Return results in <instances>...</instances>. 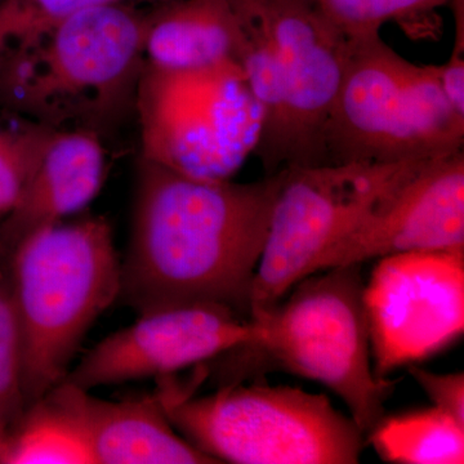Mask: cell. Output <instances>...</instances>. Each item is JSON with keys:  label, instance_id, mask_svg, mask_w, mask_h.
<instances>
[{"label": "cell", "instance_id": "6da1fadb", "mask_svg": "<svg viewBox=\"0 0 464 464\" xmlns=\"http://www.w3.org/2000/svg\"><path fill=\"white\" fill-rule=\"evenodd\" d=\"M285 168L253 182L192 179L140 158L118 301L145 314L181 304L249 317L250 290Z\"/></svg>", "mask_w": 464, "mask_h": 464}, {"label": "cell", "instance_id": "7a4b0ae2", "mask_svg": "<svg viewBox=\"0 0 464 464\" xmlns=\"http://www.w3.org/2000/svg\"><path fill=\"white\" fill-rule=\"evenodd\" d=\"M148 11L92 5L0 66V105L54 130L99 134L134 112Z\"/></svg>", "mask_w": 464, "mask_h": 464}, {"label": "cell", "instance_id": "3957f363", "mask_svg": "<svg viewBox=\"0 0 464 464\" xmlns=\"http://www.w3.org/2000/svg\"><path fill=\"white\" fill-rule=\"evenodd\" d=\"M23 348L26 408L63 380L94 322L121 295L111 226L87 217L34 232L5 265Z\"/></svg>", "mask_w": 464, "mask_h": 464}, {"label": "cell", "instance_id": "277c9868", "mask_svg": "<svg viewBox=\"0 0 464 464\" xmlns=\"http://www.w3.org/2000/svg\"><path fill=\"white\" fill-rule=\"evenodd\" d=\"M362 293V265L308 275L285 299L250 316L257 337L226 353L235 368L224 384L256 371L320 382L343 401L360 431L371 432L395 382L374 373Z\"/></svg>", "mask_w": 464, "mask_h": 464}, {"label": "cell", "instance_id": "5b68a950", "mask_svg": "<svg viewBox=\"0 0 464 464\" xmlns=\"http://www.w3.org/2000/svg\"><path fill=\"white\" fill-rule=\"evenodd\" d=\"M159 395L174 429L217 463L353 464L364 448L322 393L234 382L192 398L167 382Z\"/></svg>", "mask_w": 464, "mask_h": 464}, {"label": "cell", "instance_id": "8992f818", "mask_svg": "<svg viewBox=\"0 0 464 464\" xmlns=\"http://www.w3.org/2000/svg\"><path fill=\"white\" fill-rule=\"evenodd\" d=\"M134 114L141 159L207 181L231 179L255 150L261 112L235 63L194 70L146 63Z\"/></svg>", "mask_w": 464, "mask_h": 464}, {"label": "cell", "instance_id": "52a82bcc", "mask_svg": "<svg viewBox=\"0 0 464 464\" xmlns=\"http://www.w3.org/2000/svg\"><path fill=\"white\" fill-rule=\"evenodd\" d=\"M430 159L285 168L250 290L249 317L313 275L320 257L355 230Z\"/></svg>", "mask_w": 464, "mask_h": 464}, {"label": "cell", "instance_id": "ba28073f", "mask_svg": "<svg viewBox=\"0 0 464 464\" xmlns=\"http://www.w3.org/2000/svg\"><path fill=\"white\" fill-rule=\"evenodd\" d=\"M374 373L381 380L450 346L464 331V248L378 259L364 283Z\"/></svg>", "mask_w": 464, "mask_h": 464}, {"label": "cell", "instance_id": "9c48e42d", "mask_svg": "<svg viewBox=\"0 0 464 464\" xmlns=\"http://www.w3.org/2000/svg\"><path fill=\"white\" fill-rule=\"evenodd\" d=\"M276 44L282 72V133L273 174L326 166L324 134L340 90L347 36L311 0H246Z\"/></svg>", "mask_w": 464, "mask_h": 464}, {"label": "cell", "instance_id": "30bf717a", "mask_svg": "<svg viewBox=\"0 0 464 464\" xmlns=\"http://www.w3.org/2000/svg\"><path fill=\"white\" fill-rule=\"evenodd\" d=\"M257 325L221 304H194L140 314L72 366L65 383L87 391L146 378H167L255 341Z\"/></svg>", "mask_w": 464, "mask_h": 464}, {"label": "cell", "instance_id": "8fae6325", "mask_svg": "<svg viewBox=\"0 0 464 464\" xmlns=\"http://www.w3.org/2000/svg\"><path fill=\"white\" fill-rule=\"evenodd\" d=\"M406 61L380 33L347 38L343 75L324 134L326 166L429 159L406 96Z\"/></svg>", "mask_w": 464, "mask_h": 464}, {"label": "cell", "instance_id": "7c38bea8", "mask_svg": "<svg viewBox=\"0 0 464 464\" xmlns=\"http://www.w3.org/2000/svg\"><path fill=\"white\" fill-rule=\"evenodd\" d=\"M464 248L463 150L430 159L355 230L316 262L314 273L400 253Z\"/></svg>", "mask_w": 464, "mask_h": 464}, {"label": "cell", "instance_id": "4fadbf2b", "mask_svg": "<svg viewBox=\"0 0 464 464\" xmlns=\"http://www.w3.org/2000/svg\"><path fill=\"white\" fill-rule=\"evenodd\" d=\"M99 134L50 128L20 200L0 224L5 261L34 232L63 222L97 197L106 177Z\"/></svg>", "mask_w": 464, "mask_h": 464}, {"label": "cell", "instance_id": "5bb4252c", "mask_svg": "<svg viewBox=\"0 0 464 464\" xmlns=\"http://www.w3.org/2000/svg\"><path fill=\"white\" fill-rule=\"evenodd\" d=\"M83 423L96 464H215L177 432L160 395L109 401L61 382L54 387Z\"/></svg>", "mask_w": 464, "mask_h": 464}, {"label": "cell", "instance_id": "9a60e30c", "mask_svg": "<svg viewBox=\"0 0 464 464\" xmlns=\"http://www.w3.org/2000/svg\"><path fill=\"white\" fill-rule=\"evenodd\" d=\"M243 27L232 0H168L148 11L146 63L194 70L239 60Z\"/></svg>", "mask_w": 464, "mask_h": 464}, {"label": "cell", "instance_id": "2e32d148", "mask_svg": "<svg viewBox=\"0 0 464 464\" xmlns=\"http://www.w3.org/2000/svg\"><path fill=\"white\" fill-rule=\"evenodd\" d=\"M2 464H94L78 415L56 389L27 406L0 451Z\"/></svg>", "mask_w": 464, "mask_h": 464}, {"label": "cell", "instance_id": "e0dca14e", "mask_svg": "<svg viewBox=\"0 0 464 464\" xmlns=\"http://www.w3.org/2000/svg\"><path fill=\"white\" fill-rule=\"evenodd\" d=\"M384 460L402 464L464 463V423L431 406L383 418L369 432Z\"/></svg>", "mask_w": 464, "mask_h": 464}, {"label": "cell", "instance_id": "ac0fdd59", "mask_svg": "<svg viewBox=\"0 0 464 464\" xmlns=\"http://www.w3.org/2000/svg\"><path fill=\"white\" fill-rule=\"evenodd\" d=\"M118 0H0V66L76 12Z\"/></svg>", "mask_w": 464, "mask_h": 464}, {"label": "cell", "instance_id": "d6986e66", "mask_svg": "<svg viewBox=\"0 0 464 464\" xmlns=\"http://www.w3.org/2000/svg\"><path fill=\"white\" fill-rule=\"evenodd\" d=\"M26 409L20 328L5 268L0 271V451Z\"/></svg>", "mask_w": 464, "mask_h": 464}, {"label": "cell", "instance_id": "ffe728a7", "mask_svg": "<svg viewBox=\"0 0 464 464\" xmlns=\"http://www.w3.org/2000/svg\"><path fill=\"white\" fill-rule=\"evenodd\" d=\"M347 38L372 35L390 21L430 14L450 0H311Z\"/></svg>", "mask_w": 464, "mask_h": 464}, {"label": "cell", "instance_id": "44dd1931", "mask_svg": "<svg viewBox=\"0 0 464 464\" xmlns=\"http://www.w3.org/2000/svg\"><path fill=\"white\" fill-rule=\"evenodd\" d=\"M48 130L32 121L17 128L0 124V224L20 200Z\"/></svg>", "mask_w": 464, "mask_h": 464}, {"label": "cell", "instance_id": "7402d4cb", "mask_svg": "<svg viewBox=\"0 0 464 464\" xmlns=\"http://www.w3.org/2000/svg\"><path fill=\"white\" fill-rule=\"evenodd\" d=\"M409 373L427 393L433 406L464 423V374H438L409 365Z\"/></svg>", "mask_w": 464, "mask_h": 464}, {"label": "cell", "instance_id": "603a6c76", "mask_svg": "<svg viewBox=\"0 0 464 464\" xmlns=\"http://www.w3.org/2000/svg\"><path fill=\"white\" fill-rule=\"evenodd\" d=\"M450 5L456 18V41L450 58L438 66V74L448 100L464 116V2L454 0Z\"/></svg>", "mask_w": 464, "mask_h": 464}, {"label": "cell", "instance_id": "cb8c5ba5", "mask_svg": "<svg viewBox=\"0 0 464 464\" xmlns=\"http://www.w3.org/2000/svg\"><path fill=\"white\" fill-rule=\"evenodd\" d=\"M5 248H3L2 237H0V271H2L3 268H5Z\"/></svg>", "mask_w": 464, "mask_h": 464}, {"label": "cell", "instance_id": "d4e9b609", "mask_svg": "<svg viewBox=\"0 0 464 464\" xmlns=\"http://www.w3.org/2000/svg\"><path fill=\"white\" fill-rule=\"evenodd\" d=\"M130 2H148L155 3V5H160V3L168 2V0H130Z\"/></svg>", "mask_w": 464, "mask_h": 464}]
</instances>
